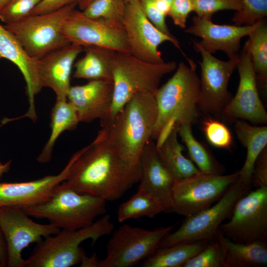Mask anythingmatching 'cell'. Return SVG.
<instances>
[{
  "label": "cell",
  "instance_id": "29",
  "mask_svg": "<svg viewBox=\"0 0 267 267\" xmlns=\"http://www.w3.org/2000/svg\"><path fill=\"white\" fill-rule=\"evenodd\" d=\"M244 45L250 55L258 85L266 89L267 84V25L265 19L259 22L249 34Z\"/></svg>",
  "mask_w": 267,
  "mask_h": 267
},
{
  "label": "cell",
  "instance_id": "35",
  "mask_svg": "<svg viewBox=\"0 0 267 267\" xmlns=\"http://www.w3.org/2000/svg\"><path fill=\"white\" fill-rule=\"evenodd\" d=\"M41 0H10L0 10V20L5 24L20 21L29 16Z\"/></svg>",
  "mask_w": 267,
  "mask_h": 267
},
{
  "label": "cell",
  "instance_id": "10",
  "mask_svg": "<svg viewBox=\"0 0 267 267\" xmlns=\"http://www.w3.org/2000/svg\"><path fill=\"white\" fill-rule=\"evenodd\" d=\"M238 178V172L226 175L200 172L175 182L172 213L188 217L210 207Z\"/></svg>",
  "mask_w": 267,
  "mask_h": 267
},
{
  "label": "cell",
  "instance_id": "32",
  "mask_svg": "<svg viewBox=\"0 0 267 267\" xmlns=\"http://www.w3.org/2000/svg\"><path fill=\"white\" fill-rule=\"evenodd\" d=\"M126 4L125 0H94L82 11L89 18L122 23Z\"/></svg>",
  "mask_w": 267,
  "mask_h": 267
},
{
  "label": "cell",
  "instance_id": "2",
  "mask_svg": "<svg viewBox=\"0 0 267 267\" xmlns=\"http://www.w3.org/2000/svg\"><path fill=\"white\" fill-rule=\"evenodd\" d=\"M157 116L154 94L134 95L107 126L102 127L108 141L139 181L140 157L151 138Z\"/></svg>",
  "mask_w": 267,
  "mask_h": 267
},
{
  "label": "cell",
  "instance_id": "33",
  "mask_svg": "<svg viewBox=\"0 0 267 267\" xmlns=\"http://www.w3.org/2000/svg\"><path fill=\"white\" fill-rule=\"evenodd\" d=\"M241 9L232 18L234 25H252L267 15V0H241Z\"/></svg>",
  "mask_w": 267,
  "mask_h": 267
},
{
  "label": "cell",
  "instance_id": "30",
  "mask_svg": "<svg viewBox=\"0 0 267 267\" xmlns=\"http://www.w3.org/2000/svg\"><path fill=\"white\" fill-rule=\"evenodd\" d=\"M165 208L161 201L144 189L139 188L130 199L122 203L117 211V220L122 222L142 217L153 218Z\"/></svg>",
  "mask_w": 267,
  "mask_h": 267
},
{
  "label": "cell",
  "instance_id": "49",
  "mask_svg": "<svg viewBox=\"0 0 267 267\" xmlns=\"http://www.w3.org/2000/svg\"><path fill=\"white\" fill-rule=\"evenodd\" d=\"M133 0H125L126 3L129 2L131 1H133Z\"/></svg>",
  "mask_w": 267,
  "mask_h": 267
},
{
  "label": "cell",
  "instance_id": "45",
  "mask_svg": "<svg viewBox=\"0 0 267 267\" xmlns=\"http://www.w3.org/2000/svg\"><path fill=\"white\" fill-rule=\"evenodd\" d=\"M11 161L9 160L5 163L0 162V180L2 176L8 173L10 169Z\"/></svg>",
  "mask_w": 267,
  "mask_h": 267
},
{
  "label": "cell",
  "instance_id": "44",
  "mask_svg": "<svg viewBox=\"0 0 267 267\" xmlns=\"http://www.w3.org/2000/svg\"><path fill=\"white\" fill-rule=\"evenodd\" d=\"M157 8L166 16L169 15L171 4L164 0H153Z\"/></svg>",
  "mask_w": 267,
  "mask_h": 267
},
{
  "label": "cell",
  "instance_id": "38",
  "mask_svg": "<svg viewBox=\"0 0 267 267\" xmlns=\"http://www.w3.org/2000/svg\"><path fill=\"white\" fill-rule=\"evenodd\" d=\"M143 12L147 19L159 30L171 37H175L170 32L166 22V16L156 6L153 0H139Z\"/></svg>",
  "mask_w": 267,
  "mask_h": 267
},
{
  "label": "cell",
  "instance_id": "5",
  "mask_svg": "<svg viewBox=\"0 0 267 267\" xmlns=\"http://www.w3.org/2000/svg\"><path fill=\"white\" fill-rule=\"evenodd\" d=\"M172 61L152 63L143 61L129 52H116L112 68L113 93L107 117L100 123L108 126L127 103L140 92L155 94L163 77L176 69Z\"/></svg>",
  "mask_w": 267,
  "mask_h": 267
},
{
  "label": "cell",
  "instance_id": "36",
  "mask_svg": "<svg viewBox=\"0 0 267 267\" xmlns=\"http://www.w3.org/2000/svg\"><path fill=\"white\" fill-rule=\"evenodd\" d=\"M183 267H222V252L218 241H209L205 248Z\"/></svg>",
  "mask_w": 267,
  "mask_h": 267
},
{
  "label": "cell",
  "instance_id": "13",
  "mask_svg": "<svg viewBox=\"0 0 267 267\" xmlns=\"http://www.w3.org/2000/svg\"><path fill=\"white\" fill-rule=\"evenodd\" d=\"M0 229L6 245L7 267H24L23 250L61 230L50 223L36 222L22 209L12 207H0Z\"/></svg>",
  "mask_w": 267,
  "mask_h": 267
},
{
  "label": "cell",
  "instance_id": "15",
  "mask_svg": "<svg viewBox=\"0 0 267 267\" xmlns=\"http://www.w3.org/2000/svg\"><path fill=\"white\" fill-rule=\"evenodd\" d=\"M139 0H133L127 3L122 21L130 53L146 62L162 63L164 60L159 50V46L164 42H169L179 49L189 61L190 59L183 52L176 38L163 33L147 19Z\"/></svg>",
  "mask_w": 267,
  "mask_h": 267
},
{
  "label": "cell",
  "instance_id": "50",
  "mask_svg": "<svg viewBox=\"0 0 267 267\" xmlns=\"http://www.w3.org/2000/svg\"><path fill=\"white\" fill-rule=\"evenodd\" d=\"M0 267H1L0 266Z\"/></svg>",
  "mask_w": 267,
  "mask_h": 267
},
{
  "label": "cell",
  "instance_id": "39",
  "mask_svg": "<svg viewBox=\"0 0 267 267\" xmlns=\"http://www.w3.org/2000/svg\"><path fill=\"white\" fill-rule=\"evenodd\" d=\"M194 11L193 0H173L171 4L169 16L174 24L185 28L187 17Z\"/></svg>",
  "mask_w": 267,
  "mask_h": 267
},
{
  "label": "cell",
  "instance_id": "14",
  "mask_svg": "<svg viewBox=\"0 0 267 267\" xmlns=\"http://www.w3.org/2000/svg\"><path fill=\"white\" fill-rule=\"evenodd\" d=\"M62 31L72 44L130 53L126 34L121 23L89 18L75 9L65 21Z\"/></svg>",
  "mask_w": 267,
  "mask_h": 267
},
{
  "label": "cell",
  "instance_id": "20",
  "mask_svg": "<svg viewBox=\"0 0 267 267\" xmlns=\"http://www.w3.org/2000/svg\"><path fill=\"white\" fill-rule=\"evenodd\" d=\"M71 166L67 164L58 174L29 181L0 182V207L24 209L46 200L54 188L66 180Z\"/></svg>",
  "mask_w": 267,
  "mask_h": 267
},
{
  "label": "cell",
  "instance_id": "7",
  "mask_svg": "<svg viewBox=\"0 0 267 267\" xmlns=\"http://www.w3.org/2000/svg\"><path fill=\"white\" fill-rule=\"evenodd\" d=\"M77 5L74 3L54 12L30 15L4 26L18 39L30 56L39 60L70 44L62 33V26Z\"/></svg>",
  "mask_w": 267,
  "mask_h": 267
},
{
  "label": "cell",
  "instance_id": "25",
  "mask_svg": "<svg viewBox=\"0 0 267 267\" xmlns=\"http://www.w3.org/2000/svg\"><path fill=\"white\" fill-rule=\"evenodd\" d=\"M84 56L74 64L73 77L88 81H112V68L116 51L95 46L83 47Z\"/></svg>",
  "mask_w": 267,
  "mask_h": 267
},
{
  "label": "cell",
  "instance_id": "31",
  "mask_svg": "<svg viewBox=\"0 0 267 267\" xmlns=\"http://www.w3.org/2000/svg\"><path fill=\"white\" fill-rule=\"evenodd\" d=\"M178 134L185 143L192 161L201 172L222 174L224 171L223 167L210 151L195 138L191 125H181L178 127Z\"/></svg>",
  "mask_w": 267,
  "mask_h": 267
},
{
  "label": "cell",
  "instance_id": "46",
  "mask_svg": "<svg viewBox=\"0 0 267 267\" xmlns=\"http://www.w3.org/2000/svg\"><path fill=\"white\" fill-rule=\"evenodd\" d=\"M94 0H78L77 5L81 11L84 10L87 6Z\"/></svg>",
  "mask_w": 267,
  "mask_h": 267
},
{
  "label": "cell",
  "instance_id": "43",
  "mask_svg": "<svg viewBox=\"0 0 267 267\" xmlns=\"http://www.w3.org/2000/svg\"><path fill=\"white\" fill-rule=\"evenodd\" d=\"M7 248L3 235L0 229V266L5 267L7 266Z\"/></svg>",
  "mask_w": 267,
  "mask_h": 267
},
{
  "label": "cell",
  "instance_id": "28",
  "mask_svg": "<svg viewBox=\"0 0 267 267\" xmlns=\"http://www.w3.org/2000/svg\"><path fill=\"white\" fill-rule=\"evenodd\" d=\"M50 118V134L37 158L38 162L41 163L50 162L58 138L64 132L74 130L80 122L74 107L67 100H56Z\"/></svg>",
  "mask_w": 267,
  "mask_h": 267
},
{
  "label": "cell",
  "instance_id": "37",
  "mask_svg": "<svg viewBox=\"0 0 267 267\" xmlns=\"http://www.w3.org/2000/svg\"><path fill=\"white\" fill-rule=\"evenodd\" d=\"M194 11L197 16L212 18L216 12L230 10L239 11L242 6L241 0H193Z\"/></svg>",
  "mask_w": 267,
  "mask_h": 267
},
{
  "label": "cell",
  "instance_id": "21",
  "mask_svg": "<svg viewBox=\"0 0 267 267\" xmlns=\"http://www.w3.org/2000/svg\"><path fill=\"white\" fill-rule=\"evenodd\" d=\"M83 51V47L70 44L38 60L41 86L53 90L56 100H67L72 67Z\"/></svg>",
  "mask_w": 267,
  "mask_h": 267
},
{
  "label": "cell",
  "instance_id": "48",
  "mask_svg": "<svg viewBox=\"0 0 267 267\" xmlns=\"http://www.w3.org/2000/svg\"><path fill=\"white\" fill-rule=\"evenodd\" d=\"M165 0L166 1H167L168 2H169V3L171 4L172 2L173 1V0Z\"/></svg>",
  "mask_w": 267,
  "mask_h": 267
},
{
  "label": "cell",
  "instance_id": "18",
  "mask_svg": "<svg viewBox=\"0 0 267 267\" xmlns=\"http://www.w3.org/2000/svg\"><path fill=\"white\" fill-rule=\"evenodd\" d=\"M0 59H5L17 66L26 83L29 108L22 118L27 117L33 121L37 119L35 96L41 91L39 61L27 53L21 44L10 31L0 23Z\"/></svg>",
  "mask_w": 267,
  "mask_h": 267
},
{
  "label": "cell",
  "instance_id": "17",
  "mask_svg": "<svg viewBox=\"0 0 267 267\" xmlns=\"http://www.w3.org/2000/svg\"><path fill=\"white\" fill-rule=\"evenodd\" d=\"M192 20L191 25L184 32L200 37L201 40L198 44L207 51L213 54L222 51L229 58L239 55L241 39L248 36L259 22L248 26L220 25L214 23L211 18L197 15Z\"/></svg>",
  "mask_w": 267,
  "mask_h": 267
},
{
  "label": "cell",
  "instance_id": "6",
  "mask_svg": "<svg viewBox=\"0 0 267 267\" xmlns=\"http://www.w3.org/2000/svg\"><path fill=\"white\" fill-rule=\"evenodd\" d=\"M114 227L110 216L105 214L88 226L73 230L61 229L36 243L25 260L24 267H71L79 264L86 254L80 244L89 239L94 244L111 233Z\"/></svg>",
  "mask_w": 267,
  "mask_h": 267
},
{
  "label": "cell",
  "instance_id": "3",
  "mask_svg": "<svg viewBox=\"0 0 267 267\" xmlns=\"http://www.w3.org/2000/svg\"><path fill=\"white\" fill-rule=\"evenodd\" d=\"M180 62L172 77L154 94L157 116L151 138L159 145L175 126L191 125L198 120L200 78L192 61Z\"/></svg>",
  "mask_w": 267,
  "mask_h": 267
},
{
  "label": "cell",
  "instance_id": "11",
  "mask_svg": "<svg viewBox=\"0 0 267 267\" xmlns=\"http://www.w3.org/2000/svg\"><path fill=\"white\" fill-rule=\"evenodd\" d=\"M192 42L194 49L201 56L199 110L205 114L221 117L232 98L228 91V84L239 55L227 61L220 60L202 48L197 41Z\"/></svg>",
  "mask_w": 267,
  "mask_h": 267
},
{
  "label": "cell",
  "instance_id": "16",
  "mask_svg": "<svg viewBox=\"0 0 267 267\" xmlns=\"http://www.w3.org/2000/svg\"><path fill=\"white\" fill-rule=\"evenodd\" d=\"M239 83L237 92L224 107L221 116L228 120H241L266 124L267 113L260 97L249 53L244 45L237 64Z\"/></svg>",
  "mask_w": 267,
  "mask_h": 267
},
{
  "label": "cell",
  "instance_id": "42",
  "mask_svg": "<svg viewBox=\"0 0 267 267\" xmlns=\"http://www.w3.org/2000/svg\"><path fill=\"white\" fill-rule=\"evenodd\" d=\"M100 260L97 258L95 253H93L90 257H88L86 253L83 256L80 263L81 267H98Z\"/></svg>",
  "mask_w": 267,
  "mask_h": 267
},
{
  "label": "cell",
  "instance_id": "22",
  "mask_svg": "<svg viewBox=\"0 0 267 267\" xmlns=\"http://www.w3.org/2000/svg\"><path fill=\"white\" fill-rule=\"evenodd\" d=\"M139 188L157 198L165 213H172L173 177L162 162L156 143L151 138L146 144L140 157Z\"/></svg>",
  "mask_w": 267,
  "mask_h": 267
},
{
  "label": "cell",
  "instance_id": "1",
  "mask_svg": "<svg viewBox=\"0 0 267 267\" xmlns=\"http://www.w3.org/2000/svg\"><path fill=\"white\" fill-rule=\"evenodd\" d=\"M65 181L76 190L105 201L120 199L139 182L129 169L101 128L94 139L70 158Z\"/></svg>",
  "mask_w": 267,
  "mask_h": 267
},
{
  "label": "cell",
  "instance_id": "41",
  "mask_svg": "<svg viewBox=\"0 0 267 267\" xmlns=\"http://www.w3.org/2000/svg\"><path fill=\"white\" fill-rule=\"evenodd\" d=\"M78 0H41L32 11L30 15L50 13L68 5L77 3Z\"/></svg>",
  "mask_w": 267,
  "mask_h": 267
},
{
  "label": "cell",
  "instance_id": "19",
  "mask_svg": "<svg viewBox=\"0 0 267 267\" xmlns=\"http://www.w3.org/2000/svg\"><path fill=\"white\" fill-rule=\"evenodd\" d=\"M113 93V81L91 80L84 85L71 86L67 98L74 107L80 122L99 119L101 123L108 115Z\"/></svg>",
  "mask_w": 267,
  "mask_h": 267
},
{
  "label": "cell",
  "instance_id": "12",
  "mask_svg": "<svg viewBox=\"0 0 267 267\" xmlns=\"http://www.w3.org/2000/svg\"><path fill=\"white\" fill-rule=\"evenodd\" d=\"M230 218L219 228L226 237L244 243L267 242V187L256 188L241 197Z\"/></svg>",
  "mask_w": 267,
  "mask_h": 267
},
{
  "label": "cell",
  "instance_id": "8",
  "mask_svg": "<svg viewBox=\"0 0 267 267\" xmlns=\"http://www.w3.org/2000/svg\"><path fill=\"white\" fill-rule=\"evenodd\" d=\"M251 186L238 179L214 205L185 217L177 230L162 239L159 247L181 242L217 240L220 225L230 217L236 202L249 192Z\"/></svg>",
  "mask_w": 267,
  "mask_h": 267
},
{
  "label": "cell",
  "instance_id": "40",
  "mask_svg": "<svg viewBox=\"0 0 267 267\" xmlns=\"http://www.w3.org/2000/svg\"><path fill=\"white\" fill-rule=\"evenodd\" d=\"M251 184L256 188L267 187V146L263 150L255 162Z\"/></svg>",
  "mask_w": 267,
  "mask_h": 267
},
{
  "label": "cell",
  "instance_id": "26",
  "mask_svg": "<svg viewBox=\"0 0 267 267\" xmlns=\"http://www.w3.org/2000/svg\"><path fill=\"white\" fill-rule=\"evenodd\" d=\"M178 135V127L175 126L163 141L156 145L162 162L175 182L201 172L191 160L183 155V148Z\"/></svg>",
  "mask_w": 267,
  "mask_h": 267
},
{
  "label": "cell",
  "instance_id": "34",
  "mask_svg": "<svg viewBox=\"0 0 267 267\" xmlns=\"http://www.w3.org/2000/svg\"><path fill=\"white\" fill-rule=\"evenodd\" d=\"M202 129L206 139L211 145L220 148H230L233 142L232 136L223 123L214 119L207 118L203 121Z\"/></svg>",
  "mask_w": 267,
  "mask_h": 267
},
{
  "label": "cell",
  "instance_id": "23",
  "mask_svg": "<svg viewBox=\"0 0 267 267\" xmlns=\"http://www.w3.org/2000/svg\"><path fill=\"white\" fill-rule=\"evenodd\" d=\"M217 240L222 252V267L267 266V242H236L224 236L219 230Z\"/></svg>",
  "mask_w": 267,
  "mask_h": 267
},
{
  "label": "cell",
  "instance_id": "9",
  "mask_svg": "<svg viewBox=\"0 0 267 267\" xmlns=\"http://www.w3.org/2000/svg\"><path fill=\"white\" fill-rule=\"evenodd\" d=\"M174 226L147 229L125 224L112 231L106 256L98 267H131L144 260L157 249Z\"/></svg>",
  "mask_w": 267,
  "mask_h": 267
},
{
  "label": "cell",
  "instance_id": "27",
  "mask_svg": "<svg viewBox=\"0 0 267 267\" xmlns=\"http://www.w3.org/2000/svg\"><path fill=\"white\" fill-rule=\"evenodd\" d=\"M210 241V240H209ZM209 240L181 242L159 247L144 260V267H183L207 245Z\"/></svg>",
  "mask_w": 267,
  "mask_h": 267
},
{
  "label": "cell",
  "instance_id": "4",
  "mask_svg": "<svg viewBox=\"0 0 267 267\" xmlns=\"http://www.w3.org/2000/svg\"><path fill=\"white\" fill-rule=\"evenodd\" d=\"M106 201L80 192L65 181L39 204L22 209L30 217L46 219L60 229L73 230L91 225L106 212Z\"/></svg>",
  "mask_w": 267,
  "mask_h": 267
},
{
  "label": "cell",
  "instance_id": "47",
  "mask_svg": "<svg viewBox=\"0 0 267 267\" xmlns=\"http://www.w3.org/2000/svg\"><path fill=\"white\" fill-rule=\"evenodd\" d=\"M10 0H0V10L3 8Z\"/></svg>",
  "mask_w": 267,
  "mask_h": 267
},
{
  "label": "cell",
  "instance_id": "24",
  "mask_svg": "<svg viewBox=\"0 0 267 267\" xmlns=\"http://www.w3.org/2000/svg\"><path fill=\"white\" fill-rule=\"evenodd\" d=\"M234 129L237 137L247 149L245 162L238 171V179L242 182L251 185L254 165L258 157L267 146V127L255 126L246 121H236Z\"/></svg>",
  "mask_w": 267,
  "mask_h": 267
}]
</instances>
